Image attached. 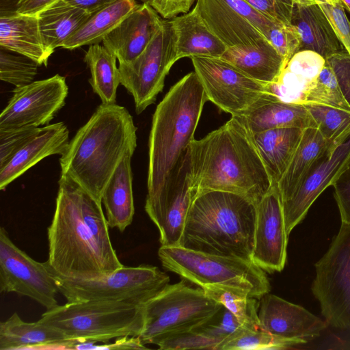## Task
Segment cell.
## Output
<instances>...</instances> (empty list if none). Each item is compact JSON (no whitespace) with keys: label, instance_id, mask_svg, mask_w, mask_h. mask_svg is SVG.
Segmentation results:
<instances>
[{"label":"cell","instance_id":"4","mask_svg":"<svg viewBox=\"0 0 350 350\" xmlns=\"http://www.w3.org/2000/svg\"><path fill=\"white\" fill-rule=\"evenodd\" d=\"M206 101L193 71L176 82L157 105L149 135L147 196L163 187L194 139Z\"/></svg>","mask_w":350,"mask_h":350},{"label":"cell","instance_id":"36","mask_svg":"<svg viewBox=\"0 0 350 350\" xmlns=\"http://www.w3.org/2000/svg\"><path fill=\"white\" fill-rule=\"evenodd\" d=\"M304 105L321 135L332 144L337 145L350 136V111L312 103Z\"/></svg>","mask_w":350,"mask_h":350},{"label":"cell","instance_id":"48","mask_svg":"<svg viewBox=\"0 0 350 350\" xmlns=\"http://www.w3.org/2000/svg\"><path fill=\"white\" fill-rule=\"evenodd\" d=\"M221 1L226 3L230 8L234 10L241 16L251 22L265 36L267 40L269 30L277 22H278L265 16L245 0Z\"/></svg>","mask_w":350,"mask_h":350},{"label":"cell","instance_id":"53","mask_svg":"<svg viewBox=\"0 0 350 350\" xmlns=\"http://www.w3.org/2000/svg\"><path fill=\"white\" fill-rule=\"evenodd\" d=\"M75 7L92 14L111 4L116 0H65Z\"/></svg>","mask_w":350,"mask_h":350},{"label":"cell","instance_id":"20","mask_svg":"<svg viewBox=\"0 0 350 350\" xmlns=\"http://www.w3.org/2000/svg\"><path fill=\"white\" fill-rule=\"evenodd\" d=\"M194 7L208 28L227 49L269 42L256 26L221 0H197Z\"/></svg>","mask_w":350,"mask_h":350},{"label":"cell","instance_id":"2","mask_svg":"<svg viewBox=\"0 0 350 350\" xmlns=\"http://www.w3.org/2000/svg\"><path fill=\"white\" fill-rule=\"evenodd\" d=\"M137 127L124 107L101 103L59 158L61 174L102 203L104 189L123 157L137 147Z\"/></svg>","mask_w":350,"mask_h":350},{"label":"cell","instance_id":"52","mask_svg":"<svg viewBox=\"0 0 350 350\" xmlns=\"http://www.w3.org/2000/svg\"><path fill=\"white\" fill-rule=\"evenodd\" d=\"M59 0H21L18 13L37 15L40 12Z\"/></svg>","mask_w":350,"mask_h":350},{"label":"cell","instance_id":"17","mask_svg":"<svg viewBox=\"0 0 350 350\" xmlns=\"http://www.w3.org/2000/svg\"><path fill=\"white\" fill-rule=\"evenodd\" d=\"M277 183L256 205L252 260L265 271H281L286 261L288 237Z\"/></svg>","mask_w":350,"mask_h":350},{"label":"cell","instance_id":"47","mask_svg":"<svg viewBox=\"0 0 350 350\" xmlns=\"http://www.w3.org/2000/svg\"><path fill=\"white\" fill-rule=\"evenodd\" d=\"M268 18L291 23L294 5L293 0H245Z\"/></svg>","mask_w":350,"mask_h":350},{"label":"cell","instance_id":"24","mask_svg":"<svg viewBox=\"0 0 350 350\" xmlns=\"http://www.w3.org/2000/svg\"><path fill=\"white\" fill-rule=\"evenodd\" d=\"M291 23L300 36V51H313L326 59L344 49L318 3H294Z\"/></svg>","mask_w":350,"mask_h":350},{"label":"cell","instance_id":"46","mask_svg":"<svg viewBox=\"0 0 350 350\" xmlns=\"http://www.w3.org/2000/svg\"><path fill=\"white\" fill-rule=\"evenodd\" d=\"M325 62L332 69L339 88L350 105V54L343 49L327 57Z\"/></svg>","mask_w":350,"mask_h":350},{"label":"cell","instance_id":"23","mask_svg":"<svg viewBox=\"0 0 350 350\" xmlns=\"http://www.w3.org/2000/svg\"><path fill=\"white\" fill-rule=\"evenodd\" d=\"M176 39L177 61L183 57H221L227 50L208 28L194 7L170 20Z\"/></svg>","mask_w":350,"mask_h":350},{"label":"cell","instance_id":"7","mask_svg":"<svg viewBox=\"0 0 350 350\" xmlns=\"http://www.w3.org/2000/svg\"><path fill=\"white\" fill-rule=\"evenodd\" d=\"M158 256L166 269L200 287L227 286L242 290L257 299L271 289L265 271L252 260L205 254L180 246H161Z\"/></svg>","mask_w":350,"mask_h":350},{"label":"cell","instance_id":"1","mask_svg":"<svg viewBox=\"0 0 350 350\" xmlns=\"http://www.w3.org/2000/svg\"><path fill=\"white\" fill-rule=\"evenodd\" d=\"M189 152L197 195L206 191H228L257 205L272 186L253 135L241 116H232L204 137L194 139Z\"/></svg>","mask_w":350,"mask_h":350},{"label":"cell","instance_id":"3","mask_svg":"<svg viewBox=\"0 0 350 350\" xmlns=\"http://www.w3.org/2000/svg\"><path fill=\"white\" fill-rule=\"evenodd\" d=\"M256 220V204L247 198L224 191L200 192L191 206L178 246L252 260Z\"/></svg>","mask_w":350,"mask_h":350},{"label":"cell","instance_id":"21","mask_svg":"<svg viewBox=\"0 0 350 350\" xmlns=\"http://www.w3.org/2000/svg\"><path fill=\"white\" fill-rule=\"evenodd\" d=\"M69 142V131L63 122L40 127L0 169V189H5L42 159L53 154H63Z\"/></svg>","mask_w":350,"mask_h":350},{"label":"cell","instance_id":"51","mask_svg":"<svg viewBox=\"0 0 350 350\" xmlns=\"http://www.w3.org/2000/svg\"><path fill=\"white\" fill-rule=\"evenodd\" d=\"M146 349L139 336H124L117 338L113 343L94 342L92 350L95 349Z\"/></svg>","mask_w":350,"mask_h":350},{"label":"cell","instance_id":"25","mask_svg":"<svg viewBox=\"0 0 350 350\" xmlns=\"http://www.w3.org/2000/svg\"><path fill=\"white\" fill-rule=\"evenodd\" d=\"M0 46L27 56L40 66L52 55L45 47L37 15L0 16Z\"/></svg>","mask_w":350,"mask_h":350},{"label":"cell","instance_id":"44","mask_svg":"<svg viewBox=\"0 0 350 350\" xmlns=\"http://www.w3.org/2000/svg\"><path fill=\"white\" fill-rule=\"evenodd\" d=\"M40 127L23 126L9 130H0V169L29 140Z\"/></svg>","mask_w":350,"mask_h":350},{"label":"cell","instance_id":"33","mask_svg":"<svg viewBox=\"0 0 350 350\" xmlns=\"http://www.w3.org/2000/svg\"><path fill=\"white\" fill-rule=\"evenodd\" d=\"M116 57L104 45H90L84 62L90 68L89 83L105 105L116 104L117 88L120 83Z\"/></svg>","mask_w":350,"mask_h":350},{"label":"cell","instance_id":"29","mask_svg":"<svg viewBox=\"0 0 350 350\" xmlns=\"http://www.w3.org/2000/svg\"><path fill=\"white\" fill-rule=\"evenodd\" d=\"M241 117L252 134L277 128H317L304 104L278 99L265 102Z\"/></svg>","mask_w":350,"mask_h":350},{"label":"cell","instance_id":"39","mask_svg":"<svg viewBox=\"0 0 350 350\" xmlns=\"http://www.w3.org/2000/svg\"><path fill=\"white\" fill-rule=\"evenodd\" d=\"M312 103L350 111L331 67L326 63L314 84L308 90L304 103ZM303 103V104H304Z\"/></svg>","mask_w":350,"mask_h":350},{"label":"cell","instance_id":"45","mask_svg":"<svg viewBox=\"0 0 350 350\" xmlns=\"http://www.w3.org/2000/svg\"><path fill=\"white\" fill-rule=\"evenodd\" d=\"M318 5L328 19L342 47L350 54V21L344 7L339 0L332 3L321 2Z\"/></svg>","mask_w":350,"mask_h":350},{"label":"cell","instance_id":"37","mask_svg":"<svg viewBox=\"0 0 350 350\" xmlns=\"http://www.w3.org/2000/svg\"><path fill=\"white\" fill-rule=\"evenodd\" d=\"M303 343L273 336L260 328L243 325L226 338L217 350L286 349Z\"/></svg>","mask_w":350,"mask_h":350},{"label":"cell","instance_id":"30","mask_svg":"<svg viewBox=\"0 0 350 350\" xmlns=\"http://www.w3.org/2000/svg\"><path fill=\"white\" fill-rule=\"evenodd\" d=\"M221 58L265 84L275 82L287 64L270 42L260 46L227 49Z\"/></svg>","mask_w":350,"mask_h":350},{"label":"cell","instance_id":"40","mask_svg":"<svg viewBox=\"0 0 350 350\" xmlns=\"http://www.w3.org/2000/svg\"><path fill=\"white\" fill-rule=\"evenodd\" d=\"M241 326L235 315L221 305L210 318L193 329L218 340L221 344Z\"/></svg>","mask_w":350,"mask_h":350},{"label":"cell","instance_id":"49","mask_svg":"<svg viewBox=\"0 0 350 350\" xmlns=\"http://www.w3.org/2000/svg\"><path fill=\"white\" fill-rule=\"evenodd\" d=\"M332 186L341 223L350 225V163Z\"/></svg>","mask_w":350,"mask_h":350},{"label":"cell","instance_id":"5","mask_svg":"<svg viewBox=\"0 0 350 350\" xmlns=\"http://www.w3.org/2000/svg\"><path fill=\"white\" fill-rule=\"evenodd\" d=\"M55 210L47 230V262L59 276L88 280L111 273L81 213V187L61 174Z\"/></svg>","mask_w":350,"mask_h":350},{"label":"cell","instance_id":"38","mask_svg":"<svg viewBox=\"0 0 350 350\" xmlns=\"http://www.w3.org/2000/svg\"><path fill=\"white\" fill-rule=\"evenodd\" d=\"M40 64L33 59L0 46V79L16 88L32 83Z\"/></svg>","mask_w":350,"mask_h":350},{"label":"cell","instance_id":"10","mask_svg":"<svg viewBox=\"0 0 350 350\" xmlns=\"http://www.w3.org/2000/svg\"><path fill=\"white\" fill-rule=\"evenodd\" d=\"M208 100L232 116H245L265 102L278 99L268 84L247 75L221 57H191Z\"/></svg>","mask_w":350,"mask_h":350},{"label":"cell","instance_id":"16","mask_svg":"<svg viewBox=\"0 0 350 350\" xmlns=\"http://www.w3.org/2000/svg\"><path fill=\"white\" fill-rule=\"evenodd\" d=\"M350 163V136L328 148L312 165L293 193L282 202L287 234L305 218L307 213Z\"/></svg>","mask_w":350,"mask_h":350},{"label":"cell","instance_id":"31","mask_svg":"<svg viewBox=\"0 0 350 350\" xmlns=\"http://www.w3.org/2000/svg\"><path fill=\"white\" fill-rule=\"evenodd\" d=\"M333 146L335 145L327 142L317 128L304 130L290 164L278 183L282 202L291 197L314 162Z\"/></svg>","mask_w":350,"mask_h":350},{"label":"cell","instance_id":"50","mask_svg":"<svg viewBox=\"0 0 350 350\" xmlns=\"http://www.w3.org/2000/svg\"><path fill=\"white\" fill-rule=\"evenodd\" d=\"M196 0H142L163 18L170 20L190 11Z\"/></svg>","mask_w":350,"mask_h":350},{"label":"cell","instance_id":"12","mask_svg":"<svg viewBox=\"0 0 350 350\" xmlns=\"http://www.w3.org/2000/svg\"><path fill=\"white\" fill-rule=\"evenodd\" d=\"M177 62L176 39L170 20L162 23L143 52L128 64H119L120 84L132 95L135 111L142 113L163 90L170 70Z\"/></svg>","mask_w":350,"mask_h":350},{"label":"cell","instance_id":"56","mask_svg":"<svg viewBox=\"0 0 350 350\" xmlns=\"http://www.w3.org/2000/svg\"><path fill=\"white\" fill-rule=\"evenodd\" d=\"M345 9L350 13V0H339Z\"/></svg>","mask_w":350,"mask_h":350},{"label":"cell","instance_id":"55","mask_svg":"<svg viewBox=\"0 0 350 350\" xmlns=\"http://www.w3.org/2000/svg\"><path fill=\"white\" fill-rule=\"evenodd\" d=\"M294 3L299 4H316L321 2H327L326 0H293Z\"/></svg>","mask_w":350,"mask_h":350},{"label":"cell","instance_id":"22","mask_svg":"<svg viewBox=\"0 0 350 350\" xmlns=\"http://www.w3.org/2000/svg\"><path fill=\"white\" fill-rule=\"evenodd\" d=\"M71 340L57 329L43 323L25 322L14 312L0 323V349H66Z\"/></svg>","mask_w":350,"mask_h":350},{"label":"cell","instance_id":"54","mask_svg":"<svg viewBox=\"0 0 350 350\" xmlns=\"http://www.w3.org/2000/svg\"><path fill=\"white\" fill-rule=\"evenodd\" d=\"M21 0H0V16H8L18 14Z\"/></svg>","mask_w":350,"mask_h":350},{"label":"cell","instance_id":"35","mask_svg":"<svg viewBox=\"0 0 350 350\" xmlns=\"http://www.w3.org/2000/svg\"><path fill=\"white\" fill-rule=\"evenodd\" d=\"M205 294L232 312L241 324L247 328L258 327V299L250 297L245 291L223 285L201 287Z\"/></svg>","mask_w":350,"mask_h":350},{"label":"cell","instance_id":"6","mask_svg":"<svg viewBox=\"0 0 350 350\" xmlns=\"http://www.w3.org/2000/svg\"><path fill=\"white\" fill-rule=\"evenodd\" d=\"M68 340L107 343L124 336H139L144 325L143 306L124 301L67 302L40 319Z\"/></svg>","mask_w":350,"mask_h":350},{"label":"cell","instance_id":"14","mask_svg":"<svg viewBox=\"0 0 350 350\" xmlns=\"http://www.w3.org/2000/svg\"><path fill=\"white\" fill-rule=\"evenodd\" d=\"M196 195L188 148L163 187L146 196L145 211L159 230L161 246L179 245Z\"/></svg>","mask_w":350,"mask_h":350},{"label":"cell","instance_id":"19","mask_svg":"<svg viewBox=\"0 0 350 350\" xmlns=\"http://www.w3.org/2000/svg\"><path fill=\"white\" fill-rule=\"evenodd\" d=\"M162 20L147 3L137 4L102 42L116 57L119 64H128L146 49Z\"/></svg>","mask_w":350,"mask_h":350},{"label":"cell","instance_id":"41","mask_svg":"<svg viewBox=\"0 0 350 350\" xmlns=\"http://www.w3.org/2000/svg\"><path fill=\"white\" fill-rule=\"evenodd\" d=\"M267 40L288 62L301 49V38L291 23L277 22L269 30Z\"/></svg>","mask_w":350,"mask_h":350},{"label":"cell","instance_id":"11","mask_svg":"<svg viewBox=\"0 0 350 350\" xmlns=\"http://www.w3.org/2000/svg\"><path fill=\"white\" fill-rule=\"evenodd\" d=\"M314 267L311 289L325 321L336 328L350 329V225L341 223Z\"/></svg>","mask_w":350,"mask_h":350},{"label":"cell","instance_id":"13","mask_svg":"<svg viewBox=\"0 0 350 350\" xmlns=\"http://www.w3.org/2000/svg\"><path fill=\"white\" fill-rule=\"evenodd\" d=\"M57 275L46 261L40 262L19 249L3 227L0 230V291L28 297L46 310L59 306Z\"/></svg>","mask_w":350,"mask_h":350},{"label":"cell","instance_id":"9","mask_svg":"<svg viewBox=\"0 0 350 350\" xmlns=\"http://www.w3.org/2000/svg\"><path fill=\"white\" fill-rule=\"evenodd\" d=\"M56 278L59 293L68 302L124 301L140 306L161 292L170 282L167 275L149 265H123L92 280H72L57 275Z\"/></svg>","mask_w":350,"mask_h":350},{"label":"cell","instance_id":"18","mask_svg":"<svg viewBox=\"0 0 350 350\" xmlns=\"http://www.w3.org/2000/svg\"><path fill=\"white\" fill-rule=\"evenodd\" d=\"M258 319L262 330L303 344L319 336L327 327L325 321L304 307L269 293L258 299Z\"/></svg>","mask_w":350,"mask_h":350},{"label":"cell","instance_id":"43","mask_svg":"<svg viewBox=\"0 0 350 350\" xmlns=\"http://www.w3.org/2000/svg\"><path fill=\"white\" fill-rule=\"evenodd\" d=\"M325 64V59L319 53L301 50L291 58L285 68L314 84Z\"/></svg>","mask_w":350,"mask_h":350},{"label":"cell","instance_id":"32","mask_svg":"<svg viewBox=\"0 0 350 350\" xmlns=\"http://www.w3.org/2000/svg\"><path fill=\"white\" fill-rule=\"evenodd\" d=\"M137 5L136 0H116L92 14L62 48L74 50L99 44Z\"/></svg>","mask_w":350,"mask_h":350},{"label":"cell","instance_id":"15","mask_svg":"<svg viewBox=\"0 0 350 350\" xmlns=\"http://www.w3.org/2000/svg\"><path fill=\"white\" fill-rule=\"evenodd\" d=\"M68 93L66 79L58 74L15 88L0 115V130L49 124L65 105Z\"/></svg>","mask_w":350,"mask_h":350},{"label":"cell","instance_id":"26","mask_svg":"<svg viewBox=\"0 0 350 350\" xmlns=\"http://www.w3.org/2000/svg\"><path fill=\"white\" fill-rule=\"evenodd\" d=\"M128 152L108 181L102 196L109 227L123 232L132 222L135 213L131 158Z\"/></svg>","mask_w":350,"mask_h":350},{"label":"cell","instance_id":"42","mask_svg":"<svg viewBox=\"0 0 350 350\" xmlns=\"http://www.w3.org/2000/svg\"><path fill=\"white\" fill-rule=\"evenodd\" d=\"M219 344L218 340L192 329L173 334L159 343L157 346L163 350H217Z\"/></svg>","mask_w":350,"mask_h":350},{"label":"cell","instance_id":"28","mask_svg":"<svg viewBox=\"0 0 350 350\" xmlns=\"http://www.w3.org/2000/svg\"><path fill=\"white\" fill-rule=\"evenodd\" d=\"M37 16L43 42L52 54L57 48L63 46L91 14L65 0H59Z\"/></svg>","mask_w":350,"mask_h":350},{"label":"cell","instance_id":"34","mask_svg":"<svg viewBox=\"0 0 350 350\" xmlns=\"http://www.w3.org/2000/svg\"><path fill=\"white\" fill-rule=\"evenodd\" d=\"M81 208L83 219L94 238L111 272L123 266L113 249L109 233V226L101 202L96 201L81 187Z\"/></svg>","mask_w":350,"mask_h":350},{"label":"cell","instance_id":"27","mask_svg":"<svg viewBox=\"0 0 350 350\" xmlns=\"http://www.w3.org/2000/svg\"><path fill=\"white\" fill-rule=\"evenodd\" d=\"M304 129L277 128L253 135V139L272 183L281 180L299 146Z\"/></svg>","mask_w":350,"mask_h":350},{"label":"cell","instance_id":"8","mask_svg":"<svg viewBox=\"0 0 350 350\" xmlns=\"http://www.w3.org/2000/svg\"><path fill=\"white\" fill-rule=\"evenodd\" d=\"M221 306L201 287L194 288L185 280L169 284L144 304V325L139 337L144 345H157L173 334L200 325Z\"/></svg>","mask_w":350,"mask_h":350}]
</instances>
